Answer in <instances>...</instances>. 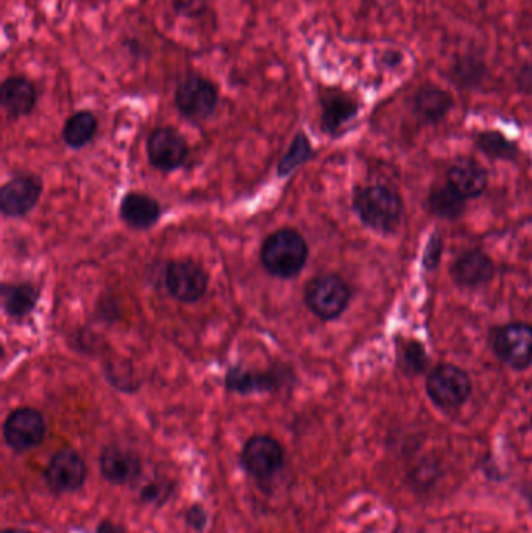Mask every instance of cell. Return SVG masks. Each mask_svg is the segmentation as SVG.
Wrapping results in <instances>:
<instances>
[{
    "label": "cell",
    "mask_w": 532,
    "mask_h": 533,
    "mask_svg": "<svg viewBox=\"0 0 532 533\" xmlns=\"http://www.w3.org/2000/svg\"><path fill=\"white\" fill-rule=\"evenodd\" d=\"M353 206L364 225L381 233H394L403 217L400 195L386 186L359 188L353 197Z\"/></svg>",
    "instance_id": "7a4b0ae2"
},
{
    "label": "cell",
    "mask_w": 532,
    "mask_h": 533,
    "mask_svg": "<svg viewBox=\"0 0 532 533\" xmlns=\"http://www.w3.org/2000/svg\"><path fill=\"white\" fill-rule=\"evenodd\" d=\"M172 2L178 15L188 16V18L202 15L206 8L205 0H172Z\"/></svg>",
    "instance_id": "f1b7e54d"
},
{
    "label": "cell",
    "mask_w": 532,
    "mask_h": 533,
    "mask_svg": "<svg viewBox=\"0 0 532 533\" xmlns=\"http://www.w3.org/2000/svg\"><path fill=\"white\" fill-rule=\"evenodd\" d=\"M97 128H99V122L91 111H79V113L72 114L66 121L61 131V138L72 149H82L93 141Z\"/></svg>",
    "instance_id": "7402d4cb"
},
{
    "label": "cell",
    "mask_w": 532,
    "mask_h": 533,
    "mask_svg": "<svg viewBox=\"0 0 532 533\" xmlns=\"http://www.w3.org/2000/svg\"><path fill=\"white\" fill-rule=\"evenodd\" d=\"M219 103V91L208 78L199 74L186 75L175 91V105L189 121H206L213 116Z\"/></svg>",
    "instance_id": "277c9868"
},
{
    "label": "cell",
    "mask_w": 532,
    "mask_h": 533,
    "mask_svg": "<svg viewBox=\"0 0 532 533\" xmlns=\"http://www.w3.org/2000/svg\"><path fill=\"white\" fill-rule=\"evenodd\" d=\"M476 144L490 158L514 159L518 153L517 145L498 131H483L476 139Z\"/></svg>",
    "instance_id": "d4e9b609"
},
{
    "label": "cell",
    "mask_w": 532,
    "mask_h": 533,
    "mask_svg": "<svg viewBox=\"0 0 532 533\" xmlns=\"http://www.w3.org/2000/svg\"><path fill=\"white\" fill-rule=\"evenodd\" d=\"M0 293H2V308L13 320L29 317L40 300V292L29 283L4 284Z\"/></svg>",
    "instance_id": "44dd1931"
},
{
    "label": "cell",
    "mask_w": 532,
    "mask_h": 533,
    "mask_svg": "<svg viewBox=\"0 0 532 533\" xmlns=\"http://www.w3.org/2000/svg\"><path fill=\"white\" fill-rule=\"evenodd\" d=\"M311 156H313V147L309 144V139L306 138L305 133H298L291 147H289L288 153L281 159L280 166H278V173H280L281 177L289 175L297 167L306 163Z\"/></svg>",
    "instance_id": "484cf974"
},
{
    "label": "cell",
    "mask_w": 532,
    "mask_h": 533,
    "mask_svg": "<svg viewBox=\"0 0 532 533\" xmlns=\"http://www.w3.org/2000/svg\"><path fill=\"white\" fill-rule=\"evenodd\" d=\"M150 164L163 172H174L186 163L189 145L177 128L161 127L153 130L147 139Z\"/></svg>",
    "instance_id": "9c48e42d"
},
{
    "label": "cell",
    "mask_w": 532,
    "mask_h": 533,
    "mask_svg": "<svg viewBox=\"0 0 532 533\" xmlns=\"http://www.w3.org/2000/svg\"><path fill=\"white\" fill-rule=\"evenodd\" d=\"M96 533H128L127 529L121 524L111 523V521H103L97 527Z\"/></svg>",
    "instance_id": "1f68e13d"
},
{
    "label": "cell",
    "mask_w": 532,
    "mask_h": 533,
    "mask_svg": "<svg viewBox=\"0 0 532 533\" xmlns=\"http://www.w3.org/2000/svg\"><path fill=\"white\" fill-rule=\"evenodd\" d=\"M495 273V265L489 256L484 255L483 251H467L461 258L456 259L451 267V275L454 281L462 287L483 286L489 283Z\"/></svg>",
    "instance_id": "ac0fdd59"
},
{
    "label": "cell",
    "mask_w": 532,
    "mask_h": 533,
    "mask_svg": "<svg viewBox=\"0 0 532 533\" xmlns=\"http://www.w3.org/2000/svg\"><path fill=\"white\" fill-rule=\"evenodd\" d=\"M172 485L160 482H150L146 487L142 488V501L149 502V504H163L167 496L171 495Z\"/></svg>",
    "instance_id": "83f0119b"
},
{
    "label": "cell",
    "mask_w": 532,
    "mask_h": 533,
    "mask_svg": "<svg viewBox=\"0 0 532 533\" xmlns=\"http://www.w3.org/2000/svg\"><path fill=\"white\" fill-rule=\"evenodd\" d=\"M43 183L32 175L11 178L0 189V211L5 217H24L38 205Z\"/></svg>",
    "instance_id": "7c38bea8"
},
{
    "label": "cell",
    "mask_w": 532,
    "mask_h": 533,
    "mask_svg": "<svg viewBox=\"0 0 532 533\" xmlns=\"http://www.w3.org/2000/svg\"><path fill=\"white\" fill-rule=\"evenodd\" d=\"M85 460L79 452L63 448L50 459L47 465L46 482L57 493H74L83 487L86 481Z\"/></svg>",
    "instance_id": "8fae6325"
},
{
    "label": "cell",
    "mask_w": 532,
    "mask_h": 533,
    "mask_svg": "<svg viewBox=\"0 0 532 533\" xmlns=\"http://www.w3.org/2000/svg\"><path fill=\"white\" fill-rule=\"evenodd\" d=\"M309 311L322 320H334L347 309L350 289L341 276L320 275L309 281L305 289Z\"/></svg>",
    "instance_id": "3957f363"
},
{
    "label": "cell",
    "mask_w": 532,
    "mask_h": 533,
    "mask_svg": "<svg viewBox=\"0 0 532 533\" xmlns=\"http://www.w3.org/2000/svg\"><path fill=\"white\" fill-rule=\"evenodd\" d=\"M44 437H46V421L38 410L21 407L13 410L5 420V443L13 451H30L40 446Z\"/></svg>",
    "instance_id": "ba28073f"
},
{
    "label": "cell",
    "mask_w": 532,
    "mask_h": 533,
    "mask_svg": "<svg viewBox=\"0 0 532 533\" xmlns=\"http://www.w3.org/2000/svg\"><path fill=\"white\" fill-rule=\"evenodd\" d=\"M426 392L442 409H456L469 399L472 379L459 367L439 365L426 379Z\"/></svg>",
    "instance_id": "8992f818"
},
{
    "label": "cell",
    "mask_w": 532,
    "mask_h": 533,
    "mask_svg": "<svg viewBox=\"0 0 532 533\" xmlns=\"http://www.w3.org/2000/svg\"><path fill=\"white\" fill-rule=\"evenodd\" d=\"M121 219L135 230H149L160 220L161 206L155 198L141 192H130L122 198Z\"/></svg>",
    "instance_id": "d6986e66"
},
{
    "label": "cell",
    "mask_w": 532,
    "mask_h": 533,
    "mask_svg": "<svg viewBox=\"0 0 532 533\" xmlns=\"http://www.w3.org/2000/svg\"><path fill=\"white\" fill-rule=\"evenodd\" d=\"M2 533H33L30 532V530H24V529H5Z\"/></svg>",
    "instance_id": "d6a6232c"
},
{
    "label": "cell",
    "mask_w": 532,
    "mask_h": 533,
    "mask_svg": "<svg viewBox=\"0 0 532 533\" xmlns=\"http://www.w3.org/2000/svg\"><path fill=\"white\" fill-rule=\"evenodd\" d=\"M186 523L194 527L197 532H202L206 523H208V515H206L205 510L200 505H192L191 509L186 512Z\"/></svg>",
    "instance_id": "4dcf8cb0"
},
{
    "label": "cell",
    "mask_w": 532,
    "mask_h": 533,
    "mask_svg": "<svg viewBox=\"0 0 532 533\" xmlns=\"http://www.w3.org/2000/svg\"><path fill=\"white\" fill-rule=\"evenodd\" d=\"M36 99L35 85L25 77H8L0 86V103L10 119L29 116Z\"/></svg>",
    "instance_id": "2e32d148"
},
{
    "label": "cell",
    "mask_w": 532,
    "mask_h": 533,
    "mask_svg": "<svg viewBox=\"0 0 532 533\" xmlns=\"http://www.w3.org/2000/svg\"><path fill=\"white\" fill-rule=\"evenodd\" d=\"M308 255V244L302 234L292 228H281L270 234L259 251L264 269L281 279H292L302 272Z\"/></svg>",
    "instance_id": "6da1fadb"
},
{
    "label": "cell",
    "mask_w": 532,
    "mask_h": 533,
    "mask_svg": "<svg viewBox=\"0 0 532 533\" xmlns=\"http://www.w3.org/2000/svg\"><path fill=\"white\" fill-rule=\"evenodd\" d=\"M531 423H532V417H531Z\"/></svg>",
    "instance_id": "836d02e7"
},
{
    "label": "cell",
    "mask_w": 532,
    "mask_h": 533,
    "mask_svg": "<svg viewBox=\"0 0 532 533\" xmlns=\"http://www.w3.org/2000/svg\"><path fill=\"white\" fill-rule=\"evenodd\" d=\"M442 239H440L439 234L431 239L430 244L426 247L425 258H423V264H425L426 269L433 270L436 269V265L439 264L440 255H442Z\"/></svg>",
    "instance_id": "f546056e"
},
{
    "label": "cell",
    "mask_w": 532,
    "mask_h": 533,
    "mask_svg": "<svg viewBox=\"0 0 532 533\" xmlns=\"http://www.w3.org/2000/svg\"><path fill=\"white\" fill-rule=\"evenodd\" d=\"M99 463L103 477L113 485L133 484L141 476V459L132 449L108 446L100 454Z\"/></svg>",
    "instance_id": "4fadbf2b"
},
{
    "label": "cell",
    "mask_w": 532,
    "mask_h": 533,
    "mask_svg": "<svg viewBox=\"0 0 532 533\" xmlns=\"http://www.w3.org/2000/svg\"><path fill=\"white\" fill-rule=\"evenodd\" d=\"M486 74L484 61L481 58L473 57V55L459 57L451 68L454 82H458L462 88H473V86L481 85Z\"/></svg>",
    "instance_id": "cb8c5ba5"
},
{
    "label": "cell",
    "mask_w": 532,
    "mask_h": 533,
    "mask_svg": "<svg viewBox=\"0 0 532 533\" xmlns=\"http://www.w3.org/2000/svg\"><path fill=\"white\" fill-rule=\"evenodd\" d=\"M453 103V97L445 89L437 88V86H423L415 94L412 108L420 121L425 124H437L450 113Z\"/></svg>",
    "instance_id": "ffe728a7"
},
{
    "label": "cell",
    "mask_w": 532,
    "mask_h": 533,
    "mask_svg": "<svg viewBox=\"0 0 532 533\" xmlns=\"http://www.w3.org/2000/svg\"><path fill=\"white\" fill-rule=\"evenodd\" d=\"M242 465L256 479H272L283 468V446L270 435H255L245 443Z\"/></svg>",
    "instance_id": "30bf717a"
},
{
    "label": "cell",
    "mask_w": 532,
    "mask_h": 533,
    "mask_svg": "<svg viewBox=\"0 0 532 533\" xmlns=\"http://www.w3.org/2000/svg\"><path fill=\"white\" fill-rule=\"evenodd\" d=\"M164 284L172 298L181 303H196L205 295L210 284L202 265L183 259L171 261L164 270Z\"/></svg>",
    "instance_id": "52a82bcc"
},
{
    "label": "cell",
    "mask_w": 532,
    "mask_h": 533,
    "mask_svg": "<svg viewBox=\"0 0 532 533\" xmlns=\"http://www.w3.org/2000/svg\"><path fill=\"white\" fill-rule=\"evenodd\" d=\"M490 343L498 359L514 370L532 365V326L528 323H508L490 334Z\"/></svg>",
    "instance_id": "5b68a950"
},
{
    "label": "cell",
    "mask_w": 532,
    "mask_h": 533,
    "mask_svg": "<svg viewBox=\"0 0 532 533\" xmlns=\"http://www.w3.org/2000/svg\"><path fill=\"white\" fill-rule=\"evenodd\" d=\"M320 124L328 135H337L348 122L355 119L359 111L358 102L347 92L330 89L320 97Z\"/></svg>",
    "instance_id": "5bb4252c"
},
{
    "label": "cell",
    "mask_w": 532,
    "mask_h": 533,
    "mask_svg": "<svg viewBox=\"0 0 532 533\" xmlns=\"http://www.w3.org/2000/svg\"><path fill=\"white\" fill-rule=\"evenodd\" d=\"M428 364L425 348L422 343L408 342L400 350V365L405 373L409 375H420Z\"/></svg>",
    "instance_id": "4316f807"
},
{
    "label": "cell",
    "mask_w": 532,
    "mask_h": 533,
    "mask_svg": "<svg viewBox=\"0 0 532 533\" xmlns=\"http://www.w3.org/2000/svg\"><path fill=\"white\" fill-rule=\"evenodd\" d=\"M428 205L434 216L440 219H458L465 211V198L447 184V186H437L430 192Z\"/></svg>",
    "instance_id": "603a6c76"
},
{
    "label": "cell",
    "mask_w": 532,
    "mask_h": 533,
    "mask_svg": "<svg viewBox=\"0 0 532 533\" xmlns=\"http://www.w3.org/2000/svg\"><path fill=\"white\" fill-rule=\"evenodd\" d=\"M284 376L277 371L245 370L242 365H233L225 375V387L228 392L239 395L275 392L283 385Z\"/></svg>",
    "instance_id": "9a60e30c"
},
{
    "label": "cell",
    "mask_w": 532,
    "mask_h": 533,
    "mask_svg": "<svg viewBox=\"0 0 532 533\" xmlns=\"http://www.w3.org/2000/svg\"><path fill=\"white\" fill-rule=\"evenodd\" d=\"M487 183H489V177H487L486 169L476 163L475 159H459L448 170V184L465 200L483 194Z\"/></svg>",
    "instance_id": "e0dca14e"
}]
</instances>
